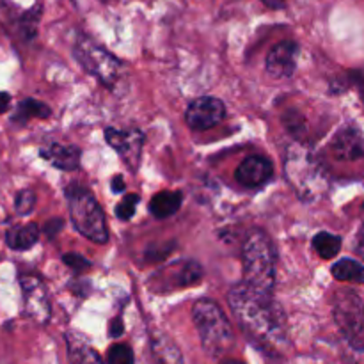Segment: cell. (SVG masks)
<instances>
[{
  "label": "cell",
  "mask_w": 364,
  "mask_h": 364,
  "mask_svg": "<svg viewBox=\"0 0 364 364\" xmlns=\"http://www.w3.org/2000/svg\"><path fill=\"white\" fill-rule=\"evenodd\" d=\"M228 301L249 340L272 355L279 354L287 341V326L283 311L274 299L255 294L240 281L231 287Z\"/></svg>",
  "instance_id": "6da1fadb"
},
{
  "label": "cell",
  "mask_w": 364,
  "mask_h": 364,
  "mask_svg": "<svg viewBox=\"0 0 364 364\" xmlns=\"http://www.w3.org/2000/svg\"><path fill=\"white\" fill-rule=\"evenodd\" d=\"M284 174L288 183L302 201H316L329 188V169L315 149L295 141L284 155Z\"/></svg>",
  "instance_id": "7a4b0ae2"
},
{
  "label": "cell",
  "mask_w": 364,
  "mask_h": 364,
  "mask_svg": "<svg viewBox=\"0 0 364 364\" xmlns=\"http://www.w3.org/2000/svg\"><path fill=\"white\" fill-rule=\"evenodd\" d=\"M242 283L255 294L272 297L276 283V249L269 235L252 230L242 247Z\"/></svg>",
  "instance_id": "3957f363"
},
{
  "label": "cell",
  "mask_w": 364,
  "mask_h": 364,
  "mask_svg": "<svg viewBox=\"0 0 364 364\" xmlns=\"http://www.w3.org/2000/svg\"><path fill=\"white\" fill-rule=\"evenodd\" d=\"M192 318L201 338L203 348L210 358H220L233 348V327L215 302L210 299L196 302L192 308Z\"/></svg>",
  "instance_id": "277c9868"
},
{
  "label": "cell",
  "mask_w": 364,
  "mask_h": 364,
  "mask_svg": "<svg viewBox=\"0 0 364 364\" xmlns=\"http://www.w3.org/2000/svg\"><path fill=\"white\" fill-rule=\"evenodd\" d=\"M64 194L68 198L71 223L77 228L78 233L84 235L95 244H105L109 240L105 213H103L102 206L96 203L95 196L85 187L78 185L77 181L68 185Z\"/></svg>",
  "instance_id": "5b68a950"
},
{
  "label": "cell",
  "mask_w": 364,
  "mask_h": 364,
  "mask_svg": "<svg viewBox=\"0 0 364 364\" xmlns=\"http://www.w3.org/2000/svg\"><path fill=\"white\" fill-rule=\"evenodd\" d=\"M73 53L75 59L78 60V64H80L89 75H92L96 80H100L103 85H107V87H112V85L116 84L117 78H119L121 70H123L121 60L117 59L116 55H112L110 52H107L105 48L96 45L92 39H78V41L75 43Z\"/></svg>",
  "instance_id": "8992f818"
},
{
  "label": "cell",
  "mask_w": 364,
  "mask_h": 364,
  "mask_svg": "<svg viewBox=\"0 0 364 364\" xmlns=\"http://www.w3.org/2000/svg\"><path fill=\"white\" fill-rule=\"evenodd\" d=\"M333 316L336 326L355 348H364V302L350 288L336 291L333 299Z\"/></svg>",
  "instance_id": "52a82bcc"
},
{
  "label": "cell",
  "mask_w": 364,
  "mask_h": 364,
  "mask_svg": "<svg viewBox=\"0 0 364 364\" xmlns=\"http://www.w3.org/2000/svg\"><path fill=\"white\" fill-rule=\"evenodd\" d=\"M20 288L23 295V313L27 318L34 320L36 323L45 326L52 316L50 311V301L43 281L34 274H23L20 276Z\"/></svg>",
  "instance_id": "ba28073f"
},
{
  "label": "cell",
  "mask_w": 364,
  "mask_h": 364,
  "mask_svg": "<svg viewBox=\"0 0 364 364\" xmlns=\"http://www.w3.org/2000/svg\"><path fill=\"white\" fill-rule=\"evenodd\" d=\"M105 141L112 149H116L124 160L132 173H135L141 162L142 144H144V134L137 128L132 130H117V128H105Z\"/></svg>",
  "instance_id": "9c48e42d"
},
{
  "label": "cell",
  "mask_w": 364,
  "mask_h": 364,
  "mask_svg": "<svg viewBox=\"0 0 364 364\" xmlns=\"http://www.w3.org/2000/svg\"><path fill=\"white\" fill-rule=\"evenodd\" d=\"M226 117V105L213 96H201L188 105L185 121L192 130H208Z\"/></svg>",
  "instance_id": "30bf717a"
},
{
  "label": "cell",
  "mask_w": 364,
  "mask_h": 364,
  "mask_svg": "<svg viewBox=\"0 0 364 364\" xmlns=\"http://www.w3.org/2000/svg\"><path fill=\"white\" fill-rule=\"evenodd\" d=\"M299 45L295 41H281L267 55V73L274 78H290L297 70Z\"/></svg>",
  "instance_id": "8fae6325"
},
{
  "label": "cell",
  "mask_w": 364,
  "mask_h": 364,
  "mask_svg": "<svg viewBox=\"0 0 364 364\" xmlns=\"http://www.w3.org/2000/svg\"><path fill=\"white\" fill-rule=\"evenodd\" d=\"M272 164L265 156L251 155L238 166L235 176H237L238 183H242L244 187L256 188L265 185L272 178Z\"/></svg>",
  "instance_id": "7c38bea8"
},
{
  "label": "cell",
  "mask_w": 364,
  "mask_h": 364,
  "mask_svg": "<svg viewBox=\"0 0 364 364\" xmlns=\"http://www.w3.org/2000/svg\"><path fill=\"white\" fill-rule=\"evenodd\" d=\"M331 149L336 159L354 162L364 156V137L354 127H345L334 135Z\"/></svg>",
  "instance_id": "4fadbf2b"
},
{
  "label": "cell",
  "mask_w": 364,
  "mask_h": 364,
  "mask_svg": "<svg viewBox=\"0 0 364 364\" xmlns=\"http://www.w3.org/2000/svg\"><path fill=\"white\" fill-rule=\"evenodd\" d=\"M39 156L60 171H75L80 166V149L73 144L64 146L59 142H50L39 149Z\"/></svg>",
  "instance_id": "5bb4252c"
},
{
  "label": "cell",
  "mask_w": 364,
  "mask_h": 364,
  "mask_svg": "<svg viewBox=\"0 0 364 364\" xmlns=\"http://www.w3.org/2000/svg\"><path fill=\"white\" fill-rule=\"evenodd\" d=\"M39 235H41V230L34 223L13 226L6 231V244L13 251H28L38 244Z\"/></svg>",
  "instance_id": "9a60e30c"
},
{
  "label": "cell",
  "mask_w": 364,
  "mask_h": 364,
  "mask_svg": "<svg viewBox=\"0 0 364 364\" xmlns=\"http://www.w3.org/2000/svg\"><path fill=\"white\" fill-rule=\"evenodd\" d=\"M50 114H52V109L46 103L36 98H23L14 109L11 123L25 127L31 119H46V117H50Z\"/></svg>",
  "instance_id": "2e32d148"
},
{
  "label": "cell",
  "mask_w": 364,
  "mask_h": 364,
  "mask_svg": "<svg viewBox=\"0 0 364 364\" xmlns=\"http://www.w3.org/2000/svg\"><path fill=\"white\" fill-rule=\"evenodd\" d=\"M183 203V194L178 191H162L155 194L149 201V212L156 219H167L180 210Z\"/></svg>",
  "instance_id": "e0dca14e"
},
{
  "label": "cell",
  "mask_w": 364,
  "mask_h": 364,
  "mask_svg": "<svg viewBox=\"0 0 364 364\" xmlns=\"http://www.w3.org/2000/svg\"><path fill=\"white\" fill-rule=\"evenodd\" d=\"M151 350L156 364H185L180 348L166 334L155 333L151 338Z\"/></svg>",
  "instance_id": "ac0fdd59"
},
{
  "label": "cell",
  "mask_w": 364,
  "mask_h": 364,
  "mask_svg": "<svg viewBox=\"0 0 364 364\" xmlns=\"http://www.w3.org/2000/svg\"><path fill=\"white\" fill-rule=\"evenodd\" d=\"M333 276L338 281H352V283H364V265L350 258H343L333 265Z\"/></svg>",
  "instance_id": "d6986e66"
},
{
  "label": "cell",
  "mask_w": 364,
  "mask_h": 364,
  "mask_svg": "<svg viewBox=\"0 0 364 364\" xmlns=\"http://www.w3.org/2000/svg\"><path fill=\"white\" fill-rule=\"evenodd\" d=\"M313 249L322 256L323 259H331L340 252L341 249V238L336 235H331L322 231L313 238Z\"/></svg>",
  "instance_id": "ffe728a7"
},
{
  "label": "cell",
  "mask_w": 364,
  "mask_h": 364,
  "mask_svg": "<svg viewBox=\"0 0 364 364\" xmlns=\"http://www.w3.org/2000/svg\"><path fill=\"white\" fill-rule=\"evenodd\" d=\"M84 338H80V341H77L73 338V334H68V350H70V359L73 364H89V359L95 363H100V358L87 347L85 341H82Z\"/></svg>",
  "instance_id": "44dd1931"
},
{
  "label": "cell",
  "mask_w": 364,
  "mask_h": 364,
  "mask_svg": "<svg viewBox=\"0 0 364 364\" xmlns=\"http://www.w3.org/2000/svg\"><path fill=\"white\" fill-rule=\"evenodd\" d=\"M203 277V269L199 263L196 262H185L181 263V269H178V287H188V284L199 283Z\"/></svg>",
  "instance_id": "7402d4cb"
},
{
  "label": "cell",
  "mask_w": 364,
  "mask_h": 364,
  "mask_svg": "<svg viewBox=\"0 0 364 364\" xmlns=\"http://www.w3.org/2000/svg\"><path fill=\"white\" fill-rule=\"evenodd\" d=\"M34 206H36L34 191H31V188H23V191L18 192L16 198H14V212H16L18 215L20 217L31 215Z\"/></svg>",
  "instance_id": "603a6c76"
},
{
  "label": "cell",
  "mask_w": 364,
  "mask_h": 364,
  "mask_svg": "<svg viewBox=\"0 0 364 364\" xmlns=\"http://www.w3.org/2000/svg\"><path fill=\"white\" fill-rule=\"evenodd\" d=\"M39 7H32L28 9L27 13H23L20 16V31L23 34L25 39H32L36 36V31H38V23H39Z\"/></svg>",
  "instance_id": "cb8c5ba5"
},
{
  "label": "cell",
  "mask_w": 364,
  "mask_h": 364,
  "mask_svg": "<svg viewBox=\"0 0 364 364\" xmlns=\"http://www.w3.org/2000/svg\"><path fill=\"white\" fill-rule=\"evenodd\" d=\"M107 364H134V350L128 345H114L107 354Z\"/></svg>",
  "instance_id": "d4e9b609"
},
{
  "label": "cell",
  "mask_w": 364,
  "mask_h": 364,
  "mask_svg": "<svg viewBox=\"0 0 364 364\" xmlns=\"http://www.w3.org/2000/svg\"><path fill=\"white\" fill-rule=\"evenodd\" d=\"M139 201H141V198H139L137 194H130V196H127V198L121 199L119 205L116 206L117 219H121V220L132 219L135 213V208H137Z\"/></svg>",
  "instance_id": "484cf974"
},
{
  "label": "cell",
  "mask_w": 364,
  "mask_h": 364,
  "mask_svg": "<svg viewBox=\"0 0 364 364\" xmlns=\"http://www.w3.org/2000/svg\"><path fill=\"white\" fill-rule=\"evenodd\" d=\"M63 262L66 263L70 269L77 270V272L87 270L89 267H91V262H89V259H85L82 255H78V252H66V255L63 256Z\"/></svg>",
  "instance_id": "4316f807"
},
{
  "label": "cell",
  "mask_w": 364,
  "mask_h": 364,
  "mask_svg": "<svg viewBox=\"0 0 364 364\" xmlns=\"http://www.w3.org/2000/svg\"><path fill=\"white\" fill-rule=\"evenodd\" d=\"M63 228H64V220L57 217V219L46 220L45 226H43V233H45L50 240H53V238L63 231Z\"/></svg>",
  "instance_id": "83f0119b"
},
{
  "label": "cell",
  "mask_w": 364,
  "mask_h": 364,
  "mask_svg": "<svg viewBox=\"0 0 364 364\" xmlns=\"http://www.w3.org/2000/svg\"><path fill=\"white\" fill-rule=\"evenodd\" d=\"M350 78H352V82H354L355 87H358L359 96H361V100L364 103V68H361V70L350 71Z\"/></svg>",
  "instance_id": "f1b7e54d"
},
{
  "label": "cell",
  "mask_w": 364,
  "mask_h": 364,
  "mask_svg": "<svg viewBox=\"0 0 364 364\" xmlns=\"http://www.w3.org/2000/svg\"><path fill=\"white\" fill-rule=\"evenodd\" d=\"M123 333H124V326H123V320H121V316L110 320L109 336L110 338H119V336H123Z\"/></svg>",
  "instance_id": "f546056e"
},
{
  "label": "cell",
  "mask_w": 364,
  "mask_h": 364,
  "mask_svg": "<svg viewBox=\"0 0 364 364\" xmlns=\"http://www.w3.org/2000/svg\"><path fill=\"white\" fill-rule=\"evenodd\" d=\"M11 109V95L6 91H0V116Z\"/></svg>",
  "instance_id": "4dcf8cb0"
},
{
  "label": "cell",
  "mask_w": 364,
  "mask_h": 364,
  "mask_svg": "<svg viewBox=\"0 0 364 364\" xmlns=\"http://www.w3.org/2000/svg\"><path fill=\"white\" fill-rule=\"evenodd\" d=\"M123 191H124L123 176H121V174H116V176L112 178V192H116V194H121Z\"/></svg>",
  "instance_id": "1f68e13d"
},
{
  "label": "cell",
  "mask_w": 364,
  "mask_h": 364,
  "mask_svg": "<svg viewBox=\"0 0 364 364\" xmlns=\"http://www.w3.org/2000/svg\"><path fill=\"white\" fill-rule=\"evenodd\" d=\"M355 252L364 259V230L359 231L358 238H355Z\"/></svg>",
  "instance_id": "d6a6232c"
},
{
  "label": "cell",
  "mask_w": 364,
  "mask_h": 364,
  "mask_svg": "<svg viewBox=\"0 0 364 364\" xmlns=\"http://www.w3.org/2000/svg\"><path fill=\"white\" fill-rule=\"evenodd\" d=\"M265 6H269L270 9H283L287 6V0H262Z\"/></svg>",
  "instance_id": "836d02e7"
},
{
  "label": "cell",
  "mask_w": 364,
  "mask_h": 364,
  "mask_svg": "<svg viewBox=\"0 0 364 364\" xmlns=\"http://www.w3.org/2000/svg\"><path fill=\"white\" fill-rule=\"evenodd\" d=\"M220 364H245V363L237 361V359H226V361H223Z\"/></svg>",
  "instance_id": "e575fe53"
}]
</instances>
